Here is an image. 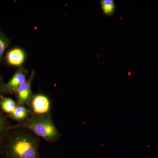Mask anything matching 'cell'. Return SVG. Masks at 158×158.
<instances>
[{"label": "cell", "mask_w": 158, "mask_h": 158, "mask_svg": "<svg viewBox=\"0 0 158 158\" xmlns=\"http://www.w3.org/2000/svg\"><path fill=\"white\" fill-rule=\"evenodd\" d=\"M5 158H40L38 136L28 130H9L3 139Z\"/></svg>", "instance_id": "1"}, {"label": "cell", "mask_w": 158, "mask_h": 158, "mask_svg": "<svg viewBox=\"0 0 158 158\" xmlns=\"http://www.w3.org/2000/svg\"><path fill=\"white\" fill-rule=\"evenodd\" d=\"M18 128L28 130L50 143L57 142L61 136L51 114L43 116H31L23 122L11 125L10 130Z\"/></svg>", "instance_id": "2"}, {"label": "cell", "mask_w": 158, "mask_h": 158, "mask_svg": "<svg viewBox=\"0 0 158 158\" xmlns=\"http://www.w3.org/2000/svg\"><path fill=\"white\" fill-rule=\"evenodd\" d=\"M28 105L31 116H43L51 114V101L45 94H34Z\"/></svg>", "instance_id": "3"}, {"label": "cell", "mask_w": 158, "mask_h": 158, "mask_svg": "<svg viewBox=\"0 0 158 158\" xmlns=\"http://www.w3.org/2000/svg\"><path fill=\"white\" fill-rule=\"evenodd\" d=\"M35 77V72H31L25 81L21 85L15 94L16 97V102L18 105H28L29 102L34 94L31 89V85Z\"/></svg>", "instance_id": "4"}, {"label": "cell", "mask_w": 158, "mask_h": 158, "mask_svg": "<svg viewBox=\"0 0 158 158\" xmlns=\"http://www.w3.org/2000/svg\"><path fill=\"white\" fill-rule=\"evenodd\" d=\"M28 70L24 67H19L10 80L4 86V94H13L15 93L26 80Z\"/></svg>", "instance_id": "5"}, {"label": "cell", "mask_w": 158, "mask_h": 158, "mask_svg": "<svg viewBox=\"0 0 158 158\" xmlns=\"http://www.w3.org/2000/svg\"><path fill=\"white\" fill-rule=\"evenodd\" d=\"M26 59L25 51L20 48H14L7 52L5 56L6 63L10 66L21 67Z\"/></svg>", "instance_id": "6"}, {"label": "cell", "mask_w": 158, "mask_h": 158, "mask_svg": "<svg viewBox=\"0 0 158 158\" xmlns=\"http://www.w3.org/2000/svg\"><path fill=\"white\" fill-rule=\"evenodd\" d=\"M31 113L28 108L24 105H18L12 113L7 115V117L20 123L24 121L31 116Z\"/></svg>", "instance_id": "7"}, {"label": "cell", "mask_w": 158, "mask_h": 158, "mask_svg": "<svg viewBox=\"0 0 158 158\" xmlns=\"http://www.w3.org/2000/svg\"><path fill=\"white\" fill-rule=\"evenodd\" d=\"M17 106L16 102L10 98L3 96L0 98V108L3 112L8 115L12 113Z\"/></svg>", "instance_id": "8"}, {"label": "cell", "mask_w": 158, "mask_h": 158, "mask_svg": "<svg viewBox=\"0 0 158 158\" xmlns=\"http://www.w3.org/2000/svg\"><path fill=\"white\" fill-rule=\"evenodd\" d=\"M100 3L103 14L107 17H112L116 10L114 1L113 0H101Z\"/></svg>", "instance_id": "9"}, {"label": "cell", "mask_w": 158, "mask_h": 158, "mask_svg": "<svg viewBox=\"0 0 158 158\" xmlns=\"http://www.w3.org/2000/svg\"><path fill=\"white\" fill-rule=\"evenodd\" d=\"M11 44V40L0 29V63L2 60L5 51Z\"/></svg>", "instance_id": "10"}, {"label": "cell", "mask_w": 158, "mask_h": 158, "mask_svg": "<svg viewBox=\"0 0 158 158\" xmlns=\"http://www.w3.org/2000/svg\"><path fill=\"white\" fill-rule=\"evenodd\" d=\"M10 125L6 116L0 111V139H4L10 130Z\"/></svg>", "instance_id": "11"}, {"label": "cell", "mask_w": 158, "mask_h": 158, "mask_svg": "<svg viewBox=\"0 0 158 158\" xmlns=\"http://www.w3.org/2000/svg\"><path fill=\"white\" fill-rule=\"evenodd\" d=\"M6 83L4 82V80L2 77L0 76V98L3 96L4 94V88Z\"/></svg>", "instance_id": "12"}, {"label": "cell", "mask_w": 158, "mask_h": 158, "mask_svg": "<svg viewBox=\"0 0 158 158\" xmlns=\"http://www.w3.org/2000/svg\"><path fill=\"white\" fill-rule=\"evenodd\" d=\"M3 139H0V155L2 154Z\"/></svg>", "instance_id": "13"}, {"label": "cell", "mask_w": 158, "mask_h": 158, "mask_svg": "<svg viewBox=\"0 0 158 158\" xmlns=\"http://www.w3.org/2000/svg\"><path fill=\"white\" fill-rule=\"evenodd\" d=\"M2 158H5L3 157H2Z\"/></svg>", "instance_id": "14"}]
</instances>
